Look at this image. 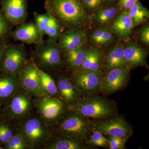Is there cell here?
I'll return each mask as SVG.
<instances>
[{
    "instance_id": "obj_1",
    "label": "cell",
    "mask_w": 149,
    "mask_h": 149,
    "mask_svg": "<svg viewBox=\"0 0 149 149\" xmlns=\"http://www.w3.org/2000/svg\"><path fill=\"white\" fill-rule=\"evenodd\" d=\"M46 8L65 27H80L88 21V14L77 0H47Z\"/></svg>"
},
{
    "instance_id": "obj_2",
    "label": "cell",
    "mask_w": 149,
    "mask_h": 149,
    "mask_svg": "<svg viewBox=\"0 0 149 149\" xmlns=\"http://www.w3.org/2000/svg\"><path fill=\"white\" fill-rule=\"evenodd\" d=\"M74 113L83 117L104 118L110 117L116 112L114 103L102 97H92L71 106Z\"/></svg>"
},
{
    "instance_id": "obj_3",
    "label": "cell",
    "mask_w": 149,
    "mask_h": 149,
    "mask_svg": "<svg viewBox=\"0 0 149 149\" xmlns=\"http://www.w3.org/2000/svg\"><path fill=\"white\" fill-rule=\"evenodd\" d=\"M84 118L75 113L70 116L60 124V131L68 137L85 138L91 131V126Z\"/></svg>"
},
{
    "instance_id": "obj_4",
    "label": "cell",
    "mask_w": 149,
    "mask_h": 149,
    "mask_svg": "<svg viewBox=\"0 0 149 149\" xmlns=\"http://www.w3.org/2000/svg\"><path fill=\"white\" fill-rule=\"evenodd\" d=\"M96 130L103 135L128 138L132 135L131 127L120 117L113 118L100 120L93 123Z\"/></svg>"
},
{
    "instance_id": "obj_5",
    "label": "cell",
    "mask_w": 149,
    "mask_h": 149,
    "mask_svg": "<svg viewBox=\"0 0 149 149\" xmlns=\"http://www.w3.org/2000/svg\"><path fill=\"white\" fill-rule=\"evenodd\" d=\"M130 70L128 68H115L110 70L102 77L100 90L105 93H111L119 91L128 83Z\"/></svg>"
},
{
    "instance_id": "obj_6",
    "label": "cell",
    "mask_w": 149,
    "mask_h": 149,
    "mask_svg": "<svg viewBox=\"0 0 149 149\" xmlns=\"http://www.w3.org/2000/svg\"><path fill=\"white\" fill-rule=\"evenodd\" d=\"M20 135L27 145L34 146L44 140L48 130L42 121L36 118L28 119L22 126Z\"/></svg>"
},
{
    "instance_id": "obj_7",
    "label": "cell",
    "mask_w": 149,
    "mask_h": 149,
    "mask_svg": "<svg viewBox=\"0 0 149 149\" xmlns=\"http://www.w3.org/2000/svg\"><path fill=\"white\" fill-rule=\"evenodd\" d=\"M27 0H1V11L11 24H22L27 16Z\"/></svg>"
},
{
    "instance_id": "obj_8",
    "label": "cell",
    "mask_w": 149,
    "mask_h": 149,
    "mask_svg": "<svg viewBox=\"0 0 149 149\" xmlns=\"http://www.w3.org/2000/svg\"><path fill=\"white\" fill-rule=\"evenodd\" d=\"M38 68L35 65L29 64L24 66L19 73V83L26 91L37 96L45 95L40 84Z\"/></svg>"
},
{
    "instance_id": "obj_9",
    "label": "cell",
    "mask_w": 149,
    "mask_h": 149,
    "mask_svg": "<svg viewBox=\"0 0 149 149\" xmlns=\"http://www.w3.org/2000/svg\"><path fill=\"white\" fill-rule=\"evenodd\" d=\"M2 68L9 74H19L24 67L26 56L24 51L19 47L11 46L5 52Z\"/></svg>"
},
{
    "instance_id": "obj_10",
    "label": "cell",
    "mask_w": 149,
    "mask_h": 149,
    "mask_svg": "<svg viewBox=\"0 0 149 149\" xmlns=\"http://www.w3.org/2000/svg\"><path fill=\"white\" fill-rule=\"evenodd\" d=\"M36 102V107L41 116L47 121H53L63 112L64 104L59 99L51 97H40Z\"/></svg>"
},
{
    "instance_id": "obj_11",
    "label": "cell",
    "mask_w": 149,
    "mask_h": 149,
    "mask_svg": "<svg viewBox=\"0 0 149 149\" xmlns=\"http://www.w3.org/2000/svg\"><path fill=\"white\" fill-rule=\"evenodd\" d=\"M102 74L100 70L78 71L72 78L74 85L87 92H95L100 90Z\"/></svg>"
},
{
    "instance_id": "obj_12",
    "label": "cell",
    "mask_w": 149,
    "mask_h": 149,
    "mask_svg": "<svg viewBox=\"0 0 149 149\" xmlns=\"http://www.w3.org/2000/svg\"><path fill=\"white\" fill-rule=\"evenodd\" d=\"M88 41L87 35L84 30L71 29L66 31L60 37L59 47L68 53L83 46Z\"/></svg>"
},
{
    "instance_id": "obj_13",
    "label": "cell",
    "mask_w": 149,
    "mask_h": 149,
    "mask_svg": "<svg viewBox=\"0 0 149 149\" xmlns=\"http://www.w3.org/2000/svg\"><path fill=\"white\" fill-rule=\"evenodd\" d=\"M36 55L39 62L47 67L58 66L61 62L59 51L55 45V43L49 40L40 47Z\"/></svg>"
},
{
    "instance_id": "obj_14",
    "label": "cell",
    "mask_w": 149,
    "mask_h": 149,
    "mask_svg": "<svg viewBox=\"0 0 149 149\" xmlns=\"http://www.w3.org/2000/svg\"><path fill=\"white\" fill-rule=\"evenodd\" d=\"M14 40L27 44H37L41 42L37 25L33 22L21 24L13 32Z\"/></svg>"
},
{
    "instance_id": "obj_15",
    "label": "cell",
    "mask_w": 149,
    "mask_h": 149,
    "mask_svg": "<svg viewBox=\"0 0 149 149\" xmlns=\"http://www.w3.org/2000/svg\"><path fill=\"white\" fill-rule=\"evenodd\" d=\"M32 102L29 96L23 91L15 93L10 104V110L14 117H23L31 109Z\"/></svg>"
},
{
    "instance_id": "obj_16",
    "label": "cell",
    "mask_w": 149,
    "mask_h": 149,
    "mask_svg": "<svg viewBox=\"0 0 149 149\" xmlns=\"http://www.w3.org/2000/svg\"><path fill=\"white\" fill-rule=\"evenodd\" d=\"M147 56L146 50L135 44H130L124 48L125 65L129 67L144 65L146 63Z\"/></svg>"
},
{
    "instance_id": "obj_17",
    "label": "cell",
    "mask_w": 149,
    "mask_h": 149,
    "mask_svg": "<svg viewBox=\"0 0 149 149\" xmlns=\"http://www.w3.org/2000/svg\"><path fill=\"white\" fill-rule=\"evenodd\" d=\"M133 27V20L127 10H124L112 25V29L123 40H126L130 36Z\"/></svg>"
},
{
    "instance_id": "obj_18",
    "label": "cell",
    "mask_w": 149,
    "mask_h": 149,
    "mask_svg": "<svg viewBox=\"0 0 149 149\" xmlns=\"http://www.w3.org/2000/svg\"><path fill=\"white\" fill-rule=\"evenodd\" d=\"M103 53L100 49L92 48L86 53L83 63L78 68V71L100 70Z\"/></svg>"
},
{
    "instance_id": "obj_19",
    "label": "cell",
    "mask_w": 149,
    "mask_h": 149,
    "mask_svg": "<svg viewBox=\"0 0 149 149\" xmlns=\"http://www.w3.org/2000/svg\"><path fill=\"white\" fill-rule=\"evenodd\" d=\"M19 80L15 76L9 74L0 77V99H8L17 91Z\"/></svg>"
},
{
    "instance_id": "obj_20",
    "label": "cell",
    "mask_w": 149,
    "mask_h": 149,
    "mask_svg": "<svg viewBox=\"0 0 149 149\" xmlns=\"http://www.w3.org/2000/svg\"><path fill=\"white\" fill-rule=\"evenodd\" d=\"M106 67L108 70L125 66L124 48L122 45H116L108 54L106 59Z\"/></svg>"
},
{
    "instance_id": "obj_21",
    "label": "cell",
    "mask_w": 149,
    "mask_h": 149,
    "mask_svg": "<svg viewBox=\"0 0 149 149\" xmlns=\"http://www.w3.org/2000/svg\"><path fill=\"white\" fill-rule=\"evenodd\" d=\"M58 91L67 102L73 104L77 100L78 94L72 83L67 78L61 77L57 84Z\"/></svg>"
},
{
    "instance_id": "obj_22",
    "label": "cell",
    "mask_w": 149,
    "mask_h": 149,
    "mask_svg": "<svg viewBox=\"0 0 149 149\" xmlns=\"http://www.w3.org/2000/svg\"><path fill=\"white\" fill-rule=\"evenodd\" d=\"M127 10L133 20V26L144 22L149 17V10L142 5L139 0Z\"/></svg>"
},
{
    "instance_id": "obj_23",
    "label": "cell",
    "mask_w": 149,
    "mask_h": 149,
    "mask_svg": "<svg viewBox=\"0 0 149 149\" xmlns=\"http://www.w3.org/2000/svg\"><path fill=\"white\" fill-rule=\"evenodd\" d=\"M40 84L45 95L51 96L56 95L58 88L52 77L42 70L38 69Z\"/></svg>"
},
{
    "instance_id": "obj_24",
    "label": "cell",
    "mask_w": 149,
    "mask_h": 149,
    "mask_svg": "<svg viewBox=\"0 0 149 149\" xmlns=\"http://www.w3.org/2000/svg\"><path fill=\"white\" fill-rule=\"evenodd\" d=\"M87 52L83 46L67 53V59L70 67L72 69H78L83 63Z\"/></svg>"
},
{
    "instance_id": "obj_25",
    "label": "cell",
    "mask_w": 149,
    "mask_h": 149,
    "mask_svg": "<svg viewBox=\"0 0 149 149\" xmlns=\"http://www.w3.org/2000/svg\"><path fill=\"white\" fill-rule=\"evenodd\" d=\"M50 149H85L87 147L79 142L71 139H58L49 144L47 147Z\"/></svg>"
},
{
    "instance_id": "obj_26",
    "label": "cell",
    "mask_w": 149,
    "mask_h": 149,
    "mask_svg": "<svg viewBox=\"0 0 149 149\" xmlns=\"http://www.w3.org/2000/svg\"><path fill=\"white\" fill-rule=\"evenodd\" d=\"M118 11L117 8L114 6L100 9L95 13L94 18L99 24H105L113 19Z\"/></svg>"
},
{
    "instance_id": "obj_27",
    "label": "cell",
    "mask_w": 149,
    "mask_h": 149,
    "mask_svg": "<svg viewBox=\"0 0 149 149\" xmlns=\"http://www.w3.org/2000/svg\"><path fill=\"white\" fill-rule=\"evenodd\" d=\"M49 14V18L45 29V35H47L49 41L55 43L59 35V25L55 17Z\"/></svg>"
},
{
    "instance_id": "obj_28",
    "label": "cell",
    "mask_w": 149,
    "mask_h": 149,
    "mask_svg": "<svg viewBox=\"0 0 149 149\" xmlns=\"http://www.w3.org/2000/svg\"><path fill=\"white\" fill-rule=\"evenodd\" d=\"M93 42L97 45H105L111 42L113 37L111 32L106 29H98L95 31L91 37Z\"/></svg>"
},
{
    "instance_id": "obj_29",
    "label": "cell",
    "mask_w": 149,
    "mask_h": 149,
    "mask_svg": "<svg viewBox=\"0 0 149 149\" xmlns=\"http://www.w3.org/2000/svg\"><path fill=\"white\" fill-rule=\"evenodd\" d=\"M49 13L48 12L46 13L42 14L36 13H35L36 24L40 32L41 41L42 40L43 36L45 35V29L49 21Z\"/></svg>"
},
{
    "instance_id": "obj_30",
    "label": "cell",
    "mask_w": 149,
    "mask_h": 149,
    "mask_svg": "<svg viewBox=\"0 0 149 149\" xmlns=\"http://www.w3.org/2000/svg\"><path fill=\"white\" fill-rule=\"evenodd\" d=\"M88 143L92 146H95L109 147L108 139L106 138L104 135L98 131H94L92 136L88 141Z\"/></svg>"
},
{
    "instance_id": "obj_31",
    "label": "cell",
    "mask_w": 149,
    "mask_h": 149,
    "mask_svg": "<svg viewBox=\"0 0 149 149\" xmlns=\"http://www.w3.org/2000/svg\"><path fill=\"white\" fill-rule=\"evenodd\" d=\"M27 145L21 135L12 136L6 143V148L8 149H24Z\"/></svg>"
},
{
    "instance_id": "obj_32",
    "label": "cell",
    "mask_w": 149,
    "mask_h": 149,
    "mask_svg": "<svg viewBox=\"0 0 149 149\" xmlns=\"http://www.w3.org/2000/svg\"><path fill=\"white\" fill-rule=\"evenodd\" d=\"M128 138L116 136H109L108 139L109 148L110 149L125 148V143Z\"/></svg>"
},
{
    "instance_id": "obj_33",
    "label": "cell",
    "mask_w": 149,
    "mask_h": 149,
    "mask_svg": "<svg viewBox=\"0 0 149 149\" xmlns=\"http://www.w3.org/2000/svg\"><path fill=\"white\" fill-rule=\"evenodd\" d=\"M12 136V132L8 125L0 124V141L6 143Z\"/></svg>"
},
{
    "instance_id": "obj_34",
    "label": "cell",
    "mask_w": 149,
    "mask_h": 149,
    "mask_svg": "<svg viewBox=\"0 0 149 149\" xmlns=\"http://www.w3.org/2000/svg\"><path fill=\"white\" fill-rule=\"evenodd\" d=\"M10 23L8 20L2 12H0V37L8 32L10 28Z\"/></svg>"
},
{
    "instance_id": "obj_35",
    "label": "cell",
    "mask_w": 149,
    "mask_h": 149,
    "mask_svg": "<svg viewBox=\"0 0 149 149\" xmlns=\"http://www.w3.org/2000/svg\"><path fill=\"white\" fill-rule=\"evenodd\" d=\"M103 2V0H83V5L86 8L90 10L98 7Z\"/></svg>"
},
{
    "instance_id": "obj_36",
    "label": "cell",
    "mask_w": 149,
    "mask_h": 149,
    "mask_svg": "<svg viewBox=\"0 0 149 149\" xmlns=\"http://www.w3.org/2000/svg\"><path fill=\"white\" fill-rule=\"evenodd\" d=\"M139 0H119L118 8L123 10H127Z\"/></svg>"
},
{
    "instance_id": "obj_37",
    "label": "cell",
    "mask_w": 149,
    "mask_h": 149,
    "mask_svg": "<svg viewBox=\"0 0 149 149\" xmlns=\"http://www.w3.org/2000/svg\"><path fill=\"white\" fill-rule=\"evenodd\" d=\"M140 37L141 41L147 45L149 44V27L146 26L143 27L140 32Z\"/></svg>"
},
{
    "instance_id": "obj_38",
    "label": "cell",
    "mask_w": 149,
    "mask_h": 149,
    "mask_svg": "<svg viewBox=\"0 0 149 149\" xmlns=\"http://www.w3.org/2000/svg\"><path fill=\"white\" fill-rule=\"evenodd\" d=\"M5 52L3 47L1 44H0V61L2 59L4 56Z\"/></svg>"
},
{
    "instance_id": "obj_39",
    "label": "cell",
    "mask_w": 149,
    "mask_h": 149,
    "mask_svg": "<svg viewBox=\"0 0 149 149\" xmlns=\"http://www.w3.org/2000/svg\"><path fill=\"white\" fill-rule=\"evenodd\" d=\"M104 2H111L114 1L115 0H103Z\"/></svg>"
}]
</instances>
